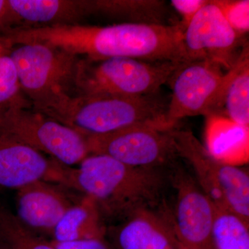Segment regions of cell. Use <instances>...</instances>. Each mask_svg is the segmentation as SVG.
I'll return each instance as SVG.
<instances>
[{"label":"cell","instance_id":"6da1fadb","mask_svg":"<svg viewBox=\"0 0 249 249\" xmlns=\"http://www.w3.org/2000/svg\"><path fill=\"white\" fill-rule=\"evenodd\" d=\"M185 28L173 24L119 23L106 27L71 25L20 27L1 37L6 48L41 44L80 58L100 61L116 57L151 62H186Z\"/></svg>","mask_w":249,"mask_h":249},{"label":"cell","instance_id":"7a4b0ae2","mask_svg":"<svg viewBox=\"0 0 249 249\" xmlns=\"http://www.w3.org/2000/svg\"><path fill=\"white\" fill-rule=\"evenodd\" d=\"M170 168L134 167L108 156L89 155L78 168L65 165L60 185L92 198L104 220L123 222L143 210L167 209Z\"/></svg>","mask_w":249,"mask_h":249},{"label":"cell","instance_id":"3957f363","mask_svg":"<svg viewBox=\"0 0 249 249\" xmlns=\"http://www.w3.org/2000/svg\"><path fill=\"white\" fill-rule=\"evenodd\" d=\"M7 52L21 91L34 110L53 119L76 96L80 57L41 44L16 45Z\"/></svg>","mask_w":249,"mask_h":249},{"label":"cell","instance_id":"277c9868","mask_svg":"<svg viewBox=\"0 0 249 249\" xmlns=\"http://www.w3.org/2000/svg\"><path fill=\"white\" fill-rule=\"evenodd\" d=\"M167 107L168 104L157 93L142 96H75L53 119L85 137L142 124L169 128L165 121Z\"/></svg>","mask_w":249,"mask_h":249},{"label":"cell","instance_id":"5b68a950","mask_svg":"<svg viewBox=\"0 0 249 249\" xmlns=\"http://www.w3.org/2000/svg\"><path fill=\"white\" fill-rule=\"evenodd\" d=\"M183 62H151L116 57L93 61L81 58L77 70L76 96H142L157 93Z\"/></svg>","mask_w":249,"mask_h":249},{"label":"cell","instance_id":"8992f818","mask_svg":"<svg viewBox=\"0 0 249 249\" xmlns=\"http://www.w3.org/2000/svg\"><path fill=\"white\" fill-rule=\"evenodd\" d=\"M170 132L178 157L191 164L196 181L210 200L249 224L248 172L215 160L191 131L175 127Z\"/></svg>","mask_w":249,"mask_h":249},{"label":"cell","instance_id":"52a82bcc","mask_svg":"<svg viewBox=\"0 0 249 249\" xmlns=\"http://www.w3.org/2000/svg\"><path fill=\"white\" fill-rule=\"evenodd\" d=\"M0 134L9 136L43 155L72 167L89 155L84 136L34 110L29 102L18 105L0 123Z\"/></svg>","mask_w":249,"mask_h":249},{"label":"cell","instance_id":"ba28073f","mask_svg":"<svg viewBox=\"0 0 249 249\" xmlns=\"http://www.w3.org/2000/svg\"><path fill=\"white\" fill-rule=\"evenodd\" d=\"M170 129L157 124H142L85 139L89 155L108 156L134 167L170 168L179 157Z\"/></svg>","mask_w":249,"mask_h":249},{"label":"cell","instance_id":"9c48e42d","mask_svg":"<svg viewBox=\"0 0 249 249\" xmlns=\"http://www.w3.org/2000/svg\"><path fill=\"white\" fill-rule=\"evenodd\" d=\"M224 74L222 67L213 62L181 64L169 80L172 96L165 115L168 127H176L183 118L215 114Z\"/></svg>","mask_w":249,"mask_h":249},{"label":"cell","instance_id":"30bf717a","mask_svg":"<svg viewBox=\"0 0 249 249\" xmlns=\"http://www.w3.org/2000/svg\"><path fill=\"white\" fill-rule=\"evenodd\" d=\"M176 192L170 221L181 249H215L213 240L214 204L195 179L178 163L170 168Z\"/></svg>","mask_w":249,"mask_h":249},{"label":"cell","instance_id":"8fae6325","mask_svg":"<svg viewBox=\"0 0 249 249\" xmlns=\"http://www.w3.org/2000/svg\"><path fill=\"white\" fill-rule=\"evenodd\" d=\"M242 36L229 25L213 1L199 11L183 32L186 62L209 61L230 70L240 55Z\"/></svg>","mask_w":249,"mask_h":249},{"label":"cell","instance_id":"7c38bea8","mask_svg":"<svg viewBox=\"0 0 249 249\" xmlns=\"http://www.w3.org/2000/svg\"><path fill=\"white\" fill-rule=\"evenodd\" d=\"M68 188L49 181H34L17 190L16 217L31 231L52 235L67 210L77 200Z\"/></svg>","mask_w":249,"mask_h":249},{"label":"cell","instance_id":"4fadbf2b","mask_svg":"<svg viewBox=\"0 0 249 249\" xmlns=\"http://www.w3.org/2000/svg\"><path fill=\"white\" fill-rule=\"evenodd\" d=\"M64 164L0 134V187L18 190L36 181L58 184Z\"/></svg>","mask_w":249,"mask_h":249},{"label":"cell","instance_id":"5bb4252c","mask_svg":"<svg viewBox=\"0 0 249 249\" xmlns=\"http://www.w3.org/2000/svg\"><path fill=\"white\" fill-rule=\"evenodd\" d=\"M115 249H181L174 232L170 213L143 210L110 231Z\"/></svg>","mask_w":249,"mask_h":249},{"label":"cell","instance_id":"9a60e30c","mask_svg":"<svg viewBox=\"0 0 249 249\" xmlns=\"http://www.w3.org/2000/svg\"><path fill=\"white\" fill-rule=\"evenodd\" d=\"M206 150L224 164L239 167L249 160V126L219 114L206 116Z\"/></svg>","mask_w":249,"mask_h":249},{"label":"cell","instance_id":"2e32d148","mask_svg":"<svg viewBox=\"0 0 249 249\" xmlns=\"http://www.w3.org/2000/svg\"><path fill=\"white\" fill-rule=\"evenodd\" d=\"M9 2L20 27L78 24L89 16L86 0H9Z\"/></svg>","mask_w":249,"mask_h":249},{"label":"cell","instance_id":"e0dca14e","mask_svg":"<svg viewBox=\"0 0 249 249\" xmlns=\"http://www.w3.org/2000/svg\"><path fill=\"white\" fill-rule=\"evenodd\" d=\"M215 114L249 126V50L242 47L238 58L225 72Z\"/></svg>","mask_w":249,"mask_h":249},{"label":"cell","instance_id":"ac0fdd59","mask_svg":"<svg viewBox=\"0 0 249 249\" xmlns=\"http://www.w3.org/2000/svg\"><path fill=\"white\" fill-rule=\"evenodd\" d=\"M96 201L83 196L62 216L52 232L55 242L106 238L107 228Z\"/></svg>","mask_w":249,"mask_h":249},{"label":"cell","instance_id":"d6986e66","mask_svg":"<svg viewBox=\"0 0 249 249\" xmlns=\"http://www.w3.org/2000/svg\"><path fill=\"white\" fill-rule=\"evenodd\" d=\"M89 15H100L124 23L173 24L166 20L168 8L160 0H88Z\"/></svg>","mask_w":249,"mask_h":249},{"label":"cell","instance_id":"ffe728a7","mask_svg":"<svg viewBox=\"0 0 249 249\" xmlns=\"http://www.w3.org/2000/svg\"><path fill=\"white\" fill-rule=\"evenodd\" d=\"M0 249H57L51 240L31 231L0 202Z\"/></svg>","mask_w":249,"mask_h":249},{"label":"cell","instance_id":"44dd1931","mask_svg":"<svg viewBox=\"0 0 249 249\" xmlns=\"http://www.w3.org/2000/svg\"><path fill=\"white\" fill-rule=\"evenodd\" d=\"M248 223L214 205L212 235L215 249H249Z\"/></svg>","mask_w":249,"mask_h":249},{"label":"cell","instance_id":"7402d4cb","mask_svg":"<svg viewBox=\"0 0 249 249\" xmlns=\"http://www.w3.org/2000/svg\"><path fill=\"white\" fill-rule=\"evenodd\" d=\"M27 102L21 91L14 62L5 53L0 56V123L13 107Z\"/></svg>","mask_w":249,"mask_h":249},{"label":"cell","instance_id":"603a6c76","mask_svg":"<svg viewBox=\"0 0 249 249\" xmlns=\"http://www.w3.org/2000/svg\"><path fill=\"white\" fill-rule=\"evenodd\" d=\"M229 25L242 36L249 30V0H213Z\"/></svg>","mask_w":249,"mask_h":249},{"label":"cell","instance_id":"cb8c5ba5","mask_svg":"<svg viewBox=\"0 0 249 249\" xmlns=\"http://www.w3.org/2000/svg\"><path fill=\"white\" fill-rule=\"evenodd\" d=\"M209 0H172L170 4L181 17V25L186 29L195 16L209 2Z\"/></svg>","mask_w":249,"mask_h":249},{"label":"cell","instance_id":"d4e9b609","mask_svg":"<svg viewBox=\"0 0 249 249\" xmlns=\"http://www.w3.org/2000/svg\"><path fill=\"white\" fill-rule=\"evenodd\" d=\"M51 242L57 249H115L106 238L64 242L51 240Z\"/></svg>","mask_w":249,"mask_h":249},{"label":"cell","instance_id":"484cf974","mask_svg":"<svg viewBox=\"0 0 249 249\" xmlns=\"http://www.w3.org/2000/svg\"><path fill=\"white\" fill-rule=\"evenodd\" d=\"M19 27L20 24L10 6L9 0H0V31L5 35Z\"/></svg>","mask_w":249,"mask_h":249},{"label":"cell","instance_id":"4316f807","mask_svg":"<svg viewBox=\"0 0 249 249\" xmlns=\"http://www.w3.org/2000/svg\"><path fill=\"white\" fill-rule=\"evenodd\" d=\"M6 50L5 49L4 47H3L2 44L0 42V56L4 55V54L6 53Z\"/></svg>","mask_w":249,"mask_h":249}]
</instances>
